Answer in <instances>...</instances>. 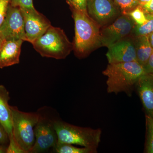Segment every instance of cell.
<instances>
[{
	"label": "cell",
	"instance_id": "cell-17",
	"mask_svg": "<svg viewBox=\"0 0 153 153\" xmlns=\"http://www.w3.org/2000/svg\"><path fill=\"white\" fill-rule=\"evenodd\" d=\"M147 20L141 25H136L132 33L131 36H149L153 32V14H146Z\"/></svg>",
	"mask_w": 153,
	"mask_h": 153
},
{
	"label": "cell",
	"instance_id": "cell-15",
	"mask_svg": "<svg viewBox=\"0 0 153 153\" xmlns=\"http://www.w3.org/2000/svg\"><path fill=\"white\" fill-rule=\"evenodd\" d=\"M133 38L137 61L144 67L153 52V48L149 40V36H137Z\"/></svg>",
	"mask_w": 153,
	"mask_h": 153
},
{
	"label": "cell",
	"instance_id": "cell-14",
	"mask_svg": "<svg viewBox=\"0 0 153 153\" xmlns=\"http://www.w3.org/2000/svg\"><path fill=\"white\" fill-rule=\"evenodd\" d=\"M10 93L4 85H0V123L1 124L9 137L13 134V120Z\"/></svg>",
	"mask_w": 153,
	"mask_h": 153
},
{
	"label": "cell",
	"instance_id": "cell-12",
	"mask_svg": "<svg viewBox=\"0 0 153 153\" xmlns=\"http://www.w3.org/2000/svg\"><path fill=\"white\" fill-rule=\"evenodd\" d=\"M147 115L153 117V74L142 76L135 85Z\"/></svg>",
	"mask_w": 153,
	"mask_h": 153
},
{
	"label": "cell",
	"instance_id": "cell-29",
	"mask_svg": "<svg viewBox=\"0 0 153 153\" xmlns=\"http://www.w3.org/2000/svg\"><path fill=\"white\" fill-rule=\"evenodd\" d=\"M7 146L0 145V153H6Z\"/></svg>",
	"mask_w": 153,
	"mask_h": 153
},
{
	"label": "cell",
	"instance_id": "cell-16",
	"mask_svg": "<svg viewBox=\"0 0 153 153\" xmlns=\"http://www.w3.org/2000/svg\"><path fill=\"white\" fill-rule=\"evenodd\" d=\"M53 152L57 153H95L97 149L86 147H78L73 145L57 142L53 149Z\"/></svg>",
	"mask_w": 153,
	"mask_h": 153
},
{
	"label": "cell",
	"instance_id": "cell-9",
	"mask_svg": "<svg viewBox=\"0 0 153 153\" xmlns=\"http://www.w3.org/2000/svg\"><path fill=\"white\" fill-rule=\"evenodd\" d=\"M0 32L6 40L27 41L25 20L20 7L9 4L5 18L0 27Z\"/></svg>",
	"mask_w": 153,
	"mask_h": 153
},
{
	"label": "cell",
	"instance_id": "cell-30",
	"mask_svg": "<svg viewBox=\"0 0 153 153\" xmlns=\"http://www.w3.org/2000/svg\"><path fill=\"white\" fill-rule=\"evenodd\" d=\"M149 38L151 45H152V47L153 48V32L151 33L150 35H149Z\"/></svg>",
	"mask_w": 153,
	"mask_h": 153
},
{
	"label": "cell",
	"instance_id": "cell-21",
	"mask_svg": "<svg viewBox=\"0 0 153 153\" xmlns=\"http://www.w3.org/2000/svg\"><path fill=\"white\" fill-rule=\"evenodd\" d=\"M6 153H27L17 142L13 136L11 135L9 137V144L7 147Z\"/></svg>",
	"mask_w": 153,
	"mask_h": 153
},
{
	"label": "cell",
	"instance_id": "cell-28",
	"mask_svg": "<svg viewBox=\"0 0 153 153\" xmlns=\"http://www.w3.org/2000/svg\"><path fill=\"white\" fill-rule=\"evenodd\" d=\"M5 40V39L4 36H3L1 33L0 32V51H1V49L3 44Z\"/></svg>",
	"mask_w": 153,
	"mask_h": 153
},
{
	"label": "cell",
	"instance_id": "cell-4",
	"mask_svg": "<svg viewBox=\"0 0 153 153\" xmlns=\"http://www.w3.org/2000/svg\"><path fill=\"white\" fill-rule=\"evenodd\" d=\"M54 124L58 143L92 149L98 148L101 140L100 128L82 127L57 119H55Z\"/></svg>",
	"mask_w": 153,
	"mask_h": 153
},
{
	"label": "cell",
	"instance_id": "cell-13",
	"mask_svg": "<svg viewBox=\"0 0 153 153\" xmlns=\"http://www.w3.org/2000/svg\"><path fill=\"white\" fill-rule=\"evenodd\" d=\"M22 40H5L0 51V68L13 66L20 62Z\"/></svg>",
	"mask_w": 153,
	"mask_h": 153
},
{
	"label": "cell",
	"instance_id": "cell-32",
	"mask_svg": "<svg viewBox=\"0 0 153 153\" xmlns=\"http://www.w3.org/2000/svg\"><path fill=\"white\" fill-rule=\"evenodd\" d=\"M66 1H67V3L69 5V6H71V4H72L71 0H66Z\"/></svg>",
	"mask_w": 153,
	"mask_h": 153
},
{
	"label": "cell",
	"instance_id": "cell-31",
	"mask_svg": "<svg viewBox=\"0 0 153 153\" xmlns=\"http://www.w3.org/2000/svg\"><path fill=\"white\" fill-rule=\"evenodd\" d=\"M150 0H138L139 2L140 5L142 6L146 4Z\"/></svg>",
	"mask_w": 153,
	"mask_h": 153
},
{
	"label": "cell",
	"instance_id": "cell-26",
	"mask_svg": "<svg viewBox=\"0 0 153 153\" xmlns=\"http://www.w3.org/2000/svg\"><path fill=\"white\" fill-rule=\"evenodd\" d=\"M144 68L146 73L153 74V52Z\"/></svg>",
	"mask_w": 153,
	"mask_h": 153
},
{
	"label": "cell",
	"instance_id": "cell-23",
	"mask_svg": "<svg viewBox=\"0 0 153 153\" xmlns=\"http://www.w3.org/2000/svg\"><path fill=\"white\" fill-rule=\"evenodd\" d=\"M10 2V0H0V27L5 18Z\"/></svg>",
	"mask_w": 153,
	"mask_h": 153
},
{
	"label": "cell",
	"instance_id": "cell-27",
	"mask_svg": "<svg viewBox=\"0 0 153 153\" xmlns=\"http://www.w3.org/2000/svg\"><path fill=\"white\" fill-rule=\"evenodd\" d=\"M142 7L146 14H153V0H150Z\"/></svg>",
	"mask_w": 153,
	"mask_h": 153
},
{
	"label": "cell",
	"instance_id": "cell-8",
	"mask_svg": "<svg viewBox=\"0 0 153 153\" xmlns=\"http://www.w3.org/2000/svg\"><path fill=\"white\" fill-rule=\"evenodd\" d=\"M87 13L100 27L112 23L121 15L114 0H87Z\"/></svg>",
	"mask_w": 153,
	"mask_h": 153
},
{
	"label": "cell",
	"instance_id": "cell-3",
	"mask_svg": "<svg viewBox=\"0 0 153 153\" xmlns=\"http://www.w3.org/2000/svg\"><path fill=\"white\" fill-rule=\"evenodd\" d=\"M32 44L42 57L57 60L65 59L73 49L63 30L52 25Z\"/></svg>",
	"mask_w": 153,
	"mask_h": 153
},
{
	"label": "cell",
	"instance_id": "cell-11",
	"mask_svg": "<svg viewBox=\"0 0 153 153\" xmlns=\"http://www.w3.org/2000/svg\"><path fill=\"white\" fill-rule=\"evenodd\" d=\"M108 49L106 56L108 64L137 61L135 46L131 36L113 44Z\"/></svg>",
	"mask_w": 153,
	"mask_h": 153
},
{
	"label": "cell",
	"instance_id": "cell-10",
	"mask_svg": "<svg viewBox=\"0 0 153 153\" xmlns=\"http://www.w3.org/2000/svg\"><path fill=\"white\" fill-rule=\"evenodd\" d=\"M21 9L25 20L27 41L33 44L51 26V23L36 9Z\"/></svg>",
	"mask_w": 153,
	"mask_h": 153
},
{
	"label": "cell",
	"instance_id": "cell-5",
	"mask_svg": "<svg viewBox=\"0 0 153 153\" xmlns=\"http://www.w3.org/2000/svg\"><path fill=\"white\" fill-rule=\"evenodd\" d=\"M11 109L14 138L26 152L30 153L35 143V128L40 118V112H24L16 106H11Z\"/></svg>",
	"mask_w": 153,
	"mask_h": 153
},
{
	"label": "cell",
	"instance_id": "cell-19",
	"mask_svg": "<svg viewBox=\"0 0 153 153\" xmlns=\"http://www.w3.org/2000/svg\"><path fill=\"white\" fill-rule=\"evenodd\" d=\"M146 119L147 130L146 152L148 153H153V117L146 115Z\"/></svg>",
	"mask_w": 153,
	"mask_h": 153
},
{
	"label": "cell",
	"instance_id": "cell-20",
	"mask_svg": "<svg viewBox=\"0 0 153 153\" xmlns=\"http://www.w3.org/2000/svg\"><path fill=\"white\" fill-rule=\"evenodd\" d=\"M128 15L131 18L136 25H142L147 20L146 15L143 10L142 7L140 5L137 6Z\"/></svg>",
	"mask_w": 153,
	"mask_h": 153
},
{
	"label": "cell",
	"instance_id": "cell-1",
	"mask_svg": "<svg viewBox=\"0 0 153 153\" xmlns=\"http://www.w3.org/2000/svg\"><path fill=\"white\" fill-rule=\"evenodd\" d=\"M74 22V36L73 44L74 53L83 58L96 48L101 47V27L89 17L87 12L70 7Z\"/></svg>",
	"mask_w": 153,
	"mask_h": 153
},
{
	"label": "cell",
	"instance_id": "cell-18",
	"mask_svg": "<svg viewBox=\"0 0 153 153\" xmlns=\"http://www.w3.org/2000/svg\"><path fill=\"white\" fill-rule=\"evenodd\" d=\"M120 10L121 13L128 15L134 9L140 5L138 0H114Z\"/></svg>",
	"mask_w": 153,
	"mask_h": 153
},
{
	"label": "cell",
	"instance_id": "cell-25",
	"mask_svg": "<svg viewBox=\"0 0 153 153\" xmlns=\"http://www.w3.org/2000/svg\"><path fill=\"white\" fill-rule=\"evenodd\" d=\"M9 143V137L7 133L0 123V145L7 146Z\"/></svg>",
	"mask_w": 153,
	"mask_h": 153
},
{
	"label": "cell",
	"instance_id": "cell-6",
	"mask_svg": "<svg viewBox=\"0 0 153 153\" xmlns=\"http://www.w3.org/2000/svg\"><path fill=\"white\" fill-rule=\"evenodd\" d=\"M40 116L35 127V142L30 153L47 152L56 146L58 142L57 133L54 126L55 119L44 115L42 110H39Z\"/></svg>",
	"mask_w": 153,
	"mask_h": 153
},
{
	"label": "cell",
	"instance_id": "cell-2",
	"mask_svg": "<svg viewBox=\"0 0 153 153\" xmlns=\"http://www.w3.org/2000/svg\"><path fill=\"white\" fill-rule=\"evenodd\" d=\"M146 74L144 67L137 61L108 64L102 71L107 77L108 93L124 92L129 96L138 79Z\"/></svg>",
	"mask_w": 153,
	"mask_h": 153
},
{
	"label": "cell",
	"instance_id": "cell-7",
	"mask_svg": "<svg viewBox=\"0 0 153 153\" xmlns=\"http://www.w3.org/2000/svg\"><path fill=\"white\" fill-rule=\"evenodd\" d=\"M135 25L128 15L121 14L112 23L100 29L101 47L108 48L131 36Z\"/></svg>",
	"mask_w": 153,
	"mask_h": 153
},
{
	"label": "cell",
	"instance_id": "cell-24",
	"mask_svg": "<svg viewBox=\"0 0 153 153\" xmlns=\"http://www.w3.org/2000/svg\"><path fill=\"white\" fill-rule=\"evenodd\" d=\"M71 5L79 10L87 12V0H71Z\"/></svg>",
	"mask_w": 153,
	"mask_h": 153
},
{
	"label": "cell",
	"instance_id": "cell-22",
	"mask_svg": "<svg viewBox=\"0 0 153 153\" xmlns=\"http://www.w3.org/2000/svg\"><path fill=\"white\" fill-rule=\"evenodd\" d=\"M10 4L13 7H19L20 8L34 10L33 0H10Z\"/></svg>",
	"mask_w": 153,
	"mask_h": 153
}]
</instances>
